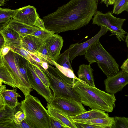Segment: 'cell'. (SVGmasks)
Returning <instances> with one entry per match:
<instances>
[{
	"instance_id": "cell-1",
	"label": "cell",
	"mask_w": 128,
	"mask_h": 128,
	"mask_svg": "<svg viewBox=\"0 0 128 128\" xmlns=\"http://www.w3.org/2000/svg\"><path fill=\"white\" fill-rule=\"evenodd\" d=\"M98 0H70L43 18L46 29L57 34L79 29L96 14Z\"/></svg>"
},
{
	"instance_id": "cell-2",
	"label": "cell",
	"mask_w": 128,
	"mask_h": 128,
	"mask_svg": "<svg viewBox=\"0 0 128 128\" xmlns=\"http://www.w3.org/2000/svg\"><path fill=\"white\" fill-rule=\"evenodd\" d=\"M73 88L82 104L92 109L112 112L115 106L116 99L114 94L90 86L79 79L76 80Z\"/></svg>"
},
{
	"instance_id": "cell-3",
	"label": "cell",
	"mask_w": 128,
	"mask_h": 128,
	"mask_svg": "<svg viewBox=\"0 0 128 128\" xmlns=\"http://www.w3.org/2000/svg\"><path fill=\"white\" fill-rule=\"evenodd\" d=\"M42 70L48 78L49 87L53 92V97L70 98L81 102L78 95L73 88L77 80L66 76L58 68L49 64L48 70L43 68Z\"/></svg>"
},
{
	"instance_id": "cell-4",
	"label": "cell",
	"mask_w": 128,
	"mask_h": 128,
	"mask_svg": "<svg viewBox=\"0 0 128 128\" xmlns=\"http://www.w3.org/2000/svg\"><path fill=\"white\" fill-rule=\"evenodd\" d=\"M20 105L24 120L32 128H50V115L37 97L29 94Z\"/></svg>"
},
{
	"instance_id": "cell-5",
	"label": "cell",
	"mask_w": 128,
	"mask_h": 128,
	"mask_svg": "<svg viewBox=\"0 0 128 128\" xmlns=\"http://www.w3.org/2000/svg\"><path fill=\"white\" fill-rule=\"evenodd\" d=\"M84 55L89 64L97 63L107 77L114 76L120 71L118 64L104 49L99 40L91 46Z\"/></svg>"
},
{
	"instance_id": "cell-6",
	"label": "cell",
	"mask_w": 128,
	"mask_h": 128,
	"mask_svg": "<svg viewBox=\"0 0 128 128\" xmlns=\"http://www.w3.org/2000/svg\"><path fill=\"white\" fill-rule=\"evenodd\" d=\"M126 20L116 18L109 12L103 13L97 11L92 18V24L107 28L111 32L110 36L115 35L120 41H124L127 33L122 28V25Z\"/></svg>"
},
{
	"instance_id": "cell-7",
	"label": "cell",
	"mask_w": 128,
	"mask_h": 128,
	"mask_svg": "<svg viewBox=\"0 0 128 128\" xmlns=\"http://www.w3.org/2000/svg\"><path fill=\"white\" fill-rule=\"evenodd\" d=\"M0 62L3 63L10 74L17 88L25 96L30 94L32 88L20 72L16 61L15 53L10 50L4 56L0 55Z\"/></svg>"
},
{
	"instance_id": "cell-8",
	"label": "cell",
	"mask_w": 128,
	"mask_h": 128,
	"mask_svg": "<svg viewBox=\"0 0 128 128\" xmlns=\"http://www.w3.org/2000/svg\"><path fill=\"white\" fill-rule=\"evenodd\" d=\"M50 104L69 116H75L86 111L81 102L70 98L53 97Z\"/></svg>"
},
{
	"instance_id": "cell-9",
	"label": "cell",
	"mask_w": 128,
	"mask_h": 128,
	"mask_svg": "<svg viewBox=\"0 0 128 128\" xmlns=\"http://www.w3.org/2000/svg\"><path fill=\"white\" fill-rule=\"evenodd\" d=\"M28 76L31 88L34 89L43 97L46 102L50 104L53 97L51 90L49 88L46 87L38 76L32 65L28 61L27 65Z\"/></svg>"
},
{
	"instance_id": "cell-10",
	"label": "cell",
	"mask_w": 128,
	"mask_h": 128,
	"mask_svg": "<svg viewBox=\"0 0 128 128\" xmlns=\"http://www.w3.org/2000/svg\"><path fill=\"white\" fill-rule=\"evenodd\" d=\"M108 31L109 30L107 28L101 26L100 30L98 32L89 40L81 43H76L71 44L68 48L70 61L72 62L76 57L84 55L88 49Z\"/></svg>"
},
{
	"instance_id": "cell-11",
	"label": "cell",
	"mask_w": 128,
	"mask_h": 128,
	"mask_svg": "<svg viewBox=\"0 0 128 128\" xmlns=\"http://www.w3.org/2000/svg\"><path fill=\"white\" fill-rule=\"evenodd\" d=\"M104 83L106 91L114 94L121 91L128 84V74L120 70L116 75L107 77L104 80Z\"/></svg>"
},
{
	"instance_id": "cell-12",
	"label": "cell",
	"mask_w": 128,
	"mask_h": 128,
	"mask_svg": "<svg viewBox=\"0 0 128 128\" xmlns=\"http://www.w3.org/2000/svg\"><path fill=\"white\" fill-rule=\"evenodd\" d=\"M39 16L34 6H27L17 9L12 18L24 23L34 26Z\"/></svg>"
},
{
	"instance_id": "cell-13",
	"label": "cell",
	"mask_w": 128,
	"mask_h": 128,
	"mask_svg": "<svg viewBox=\"0 0 128 128\" xmlns=\"http://www.w3.org/2000/svg\"><path fill=\"white\" fill-rule=\"evenodd\" d=\"M44 42L47 48L49 57L55 62L60 54L63 46L64 40L62 37L58 34H54Z\"/></svg>"
},
{
	"instance_id": "cell-14",
	"label": "cell",
	"mask_w": 128,
	"mask_h": 128,
	"mask_svg": "<svg viewBox=\"0 0 128 128\" xmlns=\"http://www.w3.org/2000/svg\"><path fill=\"white\" fill-rule=\"evenodd\" d=\"M69 50L68 48L60 54L54 65L64 75L69 77L78 80L74 73L69 58Z\"/></svg>"
},
{
	"instance_id": "cell-15",
	"label": "cell",
	"mask_w": 128,
	"mask_h": 128,
	"mask_svg": "<svg viewBox=\"0 0 128 128\" xmlns=\"http://www.w3.org/2000/svg\"><path fill=\"white\" fill-rule=\"evenodd\" d=\"M0 34L5 40V46L10 47L11 49L21 46L22 37L17 32L7 26L0 30Z\"/></svg>"
},
{
	"instance_id": "cell-16",
	"label": "cell",
	"mask_w": 128,
	"mask_h": 128,
	"mask_svg": "<svg viewBox=\"0 0 128 128\" xmlns=\"http://www.w3.org/2000/svg\"><path fill=\"white\" fill-rule=\"evenodd\" d=\"M44 43V42L37 37L28 35L22 38L21 45L27 50L38 55L40 48Z\"/></svg>"
},
{
	"instance_id": "cell-17",
	"label": "cell",
	"mask_w": 128,
	"mask_h": 128,
	"mask_svg": "<svg viewBox=\"0 0 128 128\" xmlns=\"http://www.w3.org/2000/svg\"><path fill=\"white\" fill-rule=\"evenodd\" d=\"M14 30L23 38L28 35H31L40 28L29 25L12 18L7 26Z\"/></svg>"
},
{
	"instance_id": "cell-18",
	"label": "cell",
	"mask_w": 128,
	"mask_h": 128,
	"mask_svg": "<svg viewBox=\"0 0 128 128\" xmlns=\"http://www.w3.org/2000/svg\"><path fill=\"white\" fill-rule=\"evenodd\" d=\"M46 108L49 115L68 127V128H77L72 120L62 111L47 104Z\"/></svg>"
},
{
	"instance_id": "cell-19",
	"label": "cell",
	"mask_w": 128,
	"mask_h": 128,
	"mask_svg": "<svg viewBox=\"0 0 128 128\" xmlns=\"http://www.w3.org/2000/svg\"><path fill=\"white\" fill-rule=\"evenodd\" d=\"M93 70L91 67L90 64H81L77 72L78 78L89 85L95 87L93 73Z\"/></svg>"
},
{
	"instance_id": "cell-20",
	"label": "cell",
	"mask_w": 128,
	"mask_h": 128,
	"mask_svg": "<svg viewBox=\"0 0 128 128\" xmlns=\"http://www.w3.org/2000/svg\"><path fill=\"white\" fill-rule=\"evenodd\" d=\"M108 116V114L105 113V112L95 109H92L75 116H68L69 118L74 121L104 118Z\"/></svg>"
},
{
	"instance_id": "cell-21",
	"label": "cell",
	"mask_w": 128,
	"mask_h": 128,
	"mask_svg": "<svg viewBox=\"0 0 128 128\" xmlns=\"http://www.w3.org/2000/svg\"><path fill=\"white\" fill-rule=\"evenodd\" d=\"M114 118V117L108 116L104 118H96L76 122L92 124L100 126L102 128H112Z\"/></svg>"
},
{
	"instance_id": "cell-22",
	"label": "cell",
	"mask_w": 128,
	"mask_h": 128,
	"mask_svg": "<svg viewBox=\"0 0 128 128\" xmlns=\"http://www.w3.org/2000/svg\"><path fill=\"white\" fill-rule=\"evenodd\" d=\"M3 83L14 88H17L10 74L3 63L0 62V85Z\"/></svg>"
},
{
	"instance_id": "cell-23",
	"label": "cell",
	"mask_w": 128,
	"mask_h": 128,
	"mask_svg": "<svg viewBox=\"0 0 128 128\" xmlns=\"http://www.w3.org/2000/svg\"><path fill=\"white\" fill-rule=\"evenodd\" d=\"M15 108L6 105L4 108L0 110V124L13 123L15 112Z\"/></svg>"
},
{
	"instance_id": "cell-24",
	"label": "cell",
	"mask_w": 128,
	"mask_h": 128,
	"mask_svg": "<svg viewBox=\"0 0 128 128\" xmlns=\"http://www.w3.org/2000/svg\"><path fill=\"white\" fill-rule=\"evenodd\" d=\"M17 10L0 8V30L8 25Z\"/></svg>"
},
{
	"instance_id": "cell-25",
	"label": "cell",
	"mask_w": 128,
	"mask_h": 128,
	"mask_svg": "<svg viewBox=\"0 0 128 128\" xmlns=\"http://www.w3.org/2000/svg\"><path fill=\"white\" fill-rule=\"evenodd\" d=\"M15 58L16 61L20 72L26 80L30 84L28 76L27 70V65L28 60L16 53H15Z\"/></svg>"
},
{
	"instance_id": "cell-26",
	"label": "cell",
	"mask_w": 128,
	"mask_h": 128,
	"mask_svg": "<svg viewBox=\"0 0 128 128\" xmlns=\"http://www.w3.org/2000/svg\"><path fill=\"white\" fill-rule=\"evenodd\" d=\"M112 14H118L128 9V0H115Z\"/></svg>"
},
{
	"instance_id": "cell-27",
	"label": "cell",
	"mask_w": 128,
	"mask_h": 128,
	"mask_svg": "<svg viewBox=\"0 0 128 128\" xmlns=\"http://www.w3.org/2000/svg\"><path fill=\"white\" fill-rule=\"evenodd\" d=\"M54 33L46 29L40 28L34 32L32 34L44 42L49 38L53 35Z\"/></svg>"
},
{
	"instance_id": "cell-28",
	"label": "cell",
	"mask_w": 128,
	"mask_h": 128,
	"mask_svg": "<svg viewBox=\"0 0 128 128\" xmlns=\"http://www.w3.org/2000/svg\"><path fill=\"white\" fill-rule=\"evenodd\" d=\"M0 96L2 98L5 104L11 108H16L20 104L18 100L12 98L1 90H0Z\"/></svg>"
},
{
	"instance_id": "cell-29",
	"label": "cell",
	"mask_w": 128,
	"mask_h": 128,
	"mask_svg": "<svg viewBox=\"0 0 128 128\" xmlns=\"http://www.w3.org/2000/svg\"><path fill=\"white\" fill-rule=\"evenodd\" d=\"M112 128H128V118L116 116Z\"/></svg>"
},
{
	"instance_id": "cell-30",
	"label": "cell",
	"mask_w": 128,
	"mask_h": 128,
	"mask_svg": "<svg viewBox=\"0 0 128 128\" xmlns=\"http://www.w3.org/2000/svg\"><path fill=\"white\" fill-rule=\"evenodd\" d=\"M36 75L47 87L49 88L48 80L45 74L36 65L31 63Z\"/></svg>"
},
{
	"instance_id": "cell-31",
	"label": "cell",
	"mask_w": 128,
	"mask_h": 128,
	"mask_svg": "<svg viewBox=\"0 0 128 128\" xmlns=\"http://www.w3.org/2000/svg\"><path fill=\"white\" fill-rule=\"evenodd\" d=\"M17 88L12 90L6 89L5 85H0V90L2 91L5 94L14 99L18 101V98L21 97L20 95L16 92Z\"/></svg>"
},
{
	"instance_id": "cell-32",
	"label": "cell",
	"mask_w": 128,
	"mask_h": 128,
	"mask_svg": "<svg viewBox=\"0 0 128 128\" xmlns=\"http://www.w3.org/2000/svg\"><path fill=\"white\" fill-rule=\"evenodd\" d=\"M14 52L24 57L31 63L35 64L36 62L31 58L28 51L21 46L11 50Z\"/></svg>"
},
{
	"instance_id": "cell-33",
	"label": "cell",
	"mask_w": 128,
	"mask_h": 128,
	"mask_svg": "<svg viewBox=\"0 0 128 128\" xmlns=\"http://www.w3.org/2000/svg\"><path fill=\"white\" fill-rule=\"evenodd\" d=\"M50 128H68V127L50 115Z\"/></svg>"
},
{
	"instance_id": "cell-34",
	"label": "cell",
	"mask_w": 128,
	"mask_h": 128,
	"mask_svg": "<svg viewBox=\"0 0 128 128\" xmlns=\"http://www.w3.org/2000/svg\"><path fill=\"white\" fill-rule=\"evenodd\" d=\"M26 118V116L22 111H18L15 114L14 116V121L17 124H19Z\"/></svg>"
},
{
	"instance_id": "cell-35",
	"label": "cell",
	"mask_w": 128,
	"mask_h": 128,
	"mask_svg": "<svg viewBox=\"0 0 128 128\" xmlns=\"http://www.w3.org/2000/svg\"><path fill=\"white\" fill-rule=\"evenodd\" d=\"M72 121L77 128H102L100 126L92 124Z\"/></svg>"
},
{
	"instance_id": "cell-36",
	"label": "cell",
	"mask_w": 128,
	"mask_h": 128,
	"mask_svg": "<svg viewBox=\"0 0 128 128\" xmlns=\"http://www.w3.org/2000/svg\"><path fill=\"white\" fill-rule=\"evenodd\" d=\"M28 52L32 59L41 66L42 62L44 60L40 56L36 54L28 51Z\"/></svg>"
},
{
	"instance_id": "cell-37",
	"label": "cell",
	"mask_w": 128,
	"mask_h": 128,
	"mask_svg": "<svg viewBox=\"0 0 128 128\" xmlns=\"http://www.w3.org/2000/svg\"><path fill=\"white\" fill-rule=\"evenodd\" d=\"M38 52V54H40L43 56L48 57L47 48L44 42V44L40 48Z\"/></svg>"
},
{
	"instance_id": "cell-38",
	"label": "cell",
	"mask_w": 128,
	"mask_h": 128,
	"mask_svg": "<svg viewBox=\"0 0 128 128\" xmlns=\"http://www.w3.org/2000/svg\"><path fill=\"white\" fill-rule=\"evenodd\" d=\"M34 26L43 29H46L42 19L38 17L37 19Z\"/></svg>"
},
{
	"instance_id": "cell-39",
	"label": "cell",
	"mask_w": 128,
	"mask_h": 128,
	"mask_svg": "<svg viewBox=\"0 0 128 128\" xmlns=\"http://www.w3.org/2000/svg\"><path fill=\"white\" fill-rule=\"evenodd\" d=\"M11 50V48L7 46H4L0 49V55L4 56L6 55Z\"/></svg>"
},
{
	"instance_id": "cell-40",
	"label": "cell",
	"mask_w": 128,
	"mask_h": 128,
	"mask_svg": "<svg viewBox=\"0 0 128 128\" xmlns=\"http://www.w3.org/2000/svg\"><path fill=\"white\" fill-rule=\"evenodd\" d=\"M16 128H31L32 127L29 125L24 120L19 124H16Z\"/></svg>"
},
{
	"instance_id": "cell-41",
	"label": "cell",
	"mask_w": 128,
	"mask_h": 128,
	"mask_svg": "<svg viewBox=\"0 0 128 128\" xmlns=\"http://www.w3.org/2000/svg\"><path fill=\"white\" fill-rule=\"evenodd\" d=\"M120 68L122 70L128 74V58L123 62Z\"/></svg>"
},
{
	"instance_id": "cell-42",
	"label": "cell",
	"mask_w": 128,
	"mask_h": 128,
	"mask_svg": "<svg viewBox=\"0 0 128 128\" xmlns=\"http://www.w3.org/2000/svg\"><path fill=\"white\" fill-rule=\"evenodd\" d=\"M115 0H101V2L104 3L106 4L107 7L109 5L114 4Z\"/></svg>"
},
{
	"instance_id": "cell-43",
	"label": "cell",
	"mask_w": 128,
	"mask_h": 128,
	"mask_svg": "<svg viewBox=\"0 0 128 128\" xmlns=\"http://www.w3.org/2000/svg\"><path fill=\"white\" fill-rule=\"evenodd\" d=\"M41 66L44 70H47L48 68V63L46 60H44L42 62Z\"/></svg>"
},
{
	"instance_id": "cell-44",
	"label": "cell",
	"mask_w": 128,
	"mask_h": 128,
	"mask_svg": "<svg viewBox=\"0 0 128 128\" xmlns=\"http://www.w3.org/2000/svg\"><path fill=\"white\" fill-rule=\"evenodd\" d=\"M5 44L4 39L2 35L0 34V49L5 46Z\"/></svg>"
},
{
	"instance_id": "cell-45",
	"label": "cell",
	"mask_w": 128,
	"mask_h": 128,
	"mask_svg": "<svg viewBox=\"0 0 128 128\" xmlns=\"http://www.w3.org/2000/svg\"><path fill=\"white\" fill-rule=\"evenodd\" d=\"M125 38V42L126 44L127 47L128 48V33L127 34Z\"/></svg>"
},
{
	"instance_id": "cell-46",
	"label": "cell",
	"mask_w": 128,
	"mask_h": 128,
	"mask_svg": "<svg viewBox=\"0 0 128 128\" xmlns=\"http://www.w3.org/2000/svg\"><path fill=\"white\" fill-rule=\"evenodd\" d=\"M6 0H0V6H3L4 4L5 1Z\"/></svg>"
},
{
	"instance_id": "cell-47",
	"label": "cell",
	"mask_w": 128,
	"mask_h": 128,
	"mask_svg": "<svg viewBox=\"0 0 128 128\" xmlns=\"http://www.w3.org/2000/svg\"><path fill=\"white\" fill-rule=\"evenodd\" d=\"M127 11L128 12V10H127Z\"/></svg>"
},
{
	"instance_id": "cell-48",
	"label": "cell",
	"mask_w": 128,
	"mask_h": 128,
	"mask_svg": "<svg viewBox=\"0 0 128 128\" xmlns=\"http://www.w3.org/2000/svg\"></svg>"
},
{
	"instance_id": "cell-49",
	"label": "cell",
	"mask_w": 128,
	"mask_h": 128,
	"mask_svg": "<svg viewBox=\"0 0 128 128\" xmlns=\"http://www.w3.org/2000/svg\"></svg>"
}]
</instances>
